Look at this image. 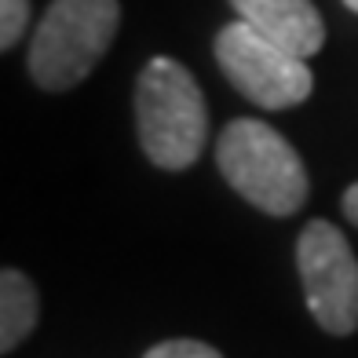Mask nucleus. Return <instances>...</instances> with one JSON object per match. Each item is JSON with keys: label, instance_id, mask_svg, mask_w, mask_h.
I'll list each match as a JSON object with an SVG mask.
<instances>
[{"label": "nucleus", "instance_id": "f257e3e1", "mask_svg": "<svg viewBox=\"0 0 358 358\" xmlns=\"http://www.w3.org/2000/svg\"><path fill=\"white\" fill-rule=\"evenodd\" d=\"M139 143L157 169H190L208 139V106L183 62L157 55L143 66L136 85Z\"/></svg>", "mask_w": 358, "mask_h": 358}, {"label": "nucleus", "instance_id": "f03ea898", "mask_svg": "<svg viewBox=\"0 0 358 358\" xmlns=\"http://www.w3.org/2000/svg\"><path fill=\"white\" fill-rule=\"evenodd\" d=\"M223 179L267 216H292L307 201V169L292 143L264 121L238 117L220 132Z\"/></svg>", "mask_w": 358, "mask_h": 358}, {"label": "nucleus", "instance_id": "7ed1b4c3", "mask_svg": "<svg viewBox=\"0 0 358 358\" xmlns=\"http://www.w3.org/2000/svg\"><path fill=\"white\" fill-rule=\"evenodd\" d=\"M121 22L117 0H52L29 44V77L44 92H70L99 62Z\"/></svg>", "mask_w": 358, "mask_h": 358}, {"label": "nucleus", "instance_id": "20e7f679", "mask_svg": "<svg viewBox=\"0 0 358 358\" xmlns=\"http://www.w3.org/2000/svg\"><path fill=\"white\" fill-rule=\"evenodd\" d=\"M216 62L227 80L264 110H289L315 88L307 59L292 55L278 41L264 37L245 19L227 22L216 37Z\"/></svg>", "mask_w": 358, "mask_h": 358}, {"label": "nucleus", "instance_id": "39448f33", "mask_svg": "<svg viewBox=\"0 0 358 358\" xmlns=\"http://www.w3.org/2000/svg\"><path fill=\"white\" fill-rule=\"evenodd\" d=\"M296 267L315 322L333 336H351L358 329V259L348 238L325 220L307 223L296 245Z\"/></svg>", "mask_w": 358, "mask_h": 358}, {"label": "nucleus", "instance_id": "423d86ee", "mask_svg": "<svg viewBox=\"0 0 358 358\" xmlns=\"http://www.w3.org/2000/svg\"><path fill=\"white\" fill-rule=\"evenodd\" d=\"M238 19H245L264 37L278 41L292 55L311 59L325 44V22L311 0H231Z\"/></svg>", "mask_w": 358, "mask_h": 358}, {"label": "nucleus", "instance_id": "0eeeda50", "mask_svg": "<svg viewBox=\"0 0 358 358\" xmlns=\"http://www.w3.org/2000/svg\"><path fill=\"white\" fill-rule=\"evenodd\" d=\"M37 318H41V296L34 282L22 271L8 267L4 278H0V351L11 355L34 333Z\"/></svg>", "mask_w": 358, "mask_h": 358}, {"label": "nucleus", "instance_id": "6e6552de", "mask_svg": "<svg viewBox=\"0 0 358 358\" xmlns=\"http://www.w3.org/2000/svg\"><path fill=\"white\" fill-rule=\"evenodd\" d=\"M29 22V0H0V48H8L26 34Z\"/></svg>", "mask_w": 358, "mask_h": 358}, {"label": "nucleus", "instance_id": "1a4fd4ad", "mask_svg": "<svg viewBox=\"0 0 358 358\" xmlns=\"http://www.w3.org/2000/svg\"><path fill=\"white\" fill-rule=\"evenodd\" d=\"M143 358H223L216 348L201 344V340H165V344L150 348Z\"/></svg>", "mask_w": 358, "mask_h": 358}, {"label": "nucleus", "instance_id": "9d476101", "mask_svg": "<svg viewBox=\"0 0 358 358\" xmlns=\"http://www.w3.org/2000/svg\"><path fill=\"white\" fill-rule=\"evenodd\" d=\"M344 216L358 227V183H351L348 194H344Z\"/></svg>", "mask_w": 358, "mask_h": 358}, {"label": "nucleus", "instance_id": "9b49d317", "mask_svg": "<svg viewBox=\"0 0 358 358\" xmlns=\"http://www.w3.org/2000/svg\"><path fill=\"white\" fill-rule=\"evenodd\" d=\"M344 4H348L351 11H358V0H344Z\"/></svg>", "mask_w": 358, "mask_h": 358}]
</instances>
